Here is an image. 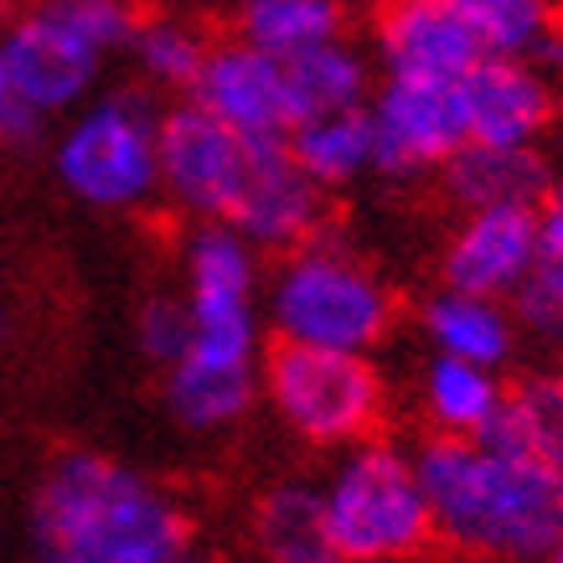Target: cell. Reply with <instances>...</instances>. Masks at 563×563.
<instances>
[{"label":"cell","instance_id":"6da1fadb","mask_svg":"<svg viewBox=\"0 0 563 563\" xmlns=\"http://www.w3.org/2000/svg\"><path fill=\"white\" fill-rule=\"evenodd\" d=\"M187 346L166 367V409L191 434L239 429L264 367V254L228 222H191L181 249Z\"/></svg>","mask_w":563,"mask_h":563},{"label":"cell","instance_id":"7a4b0ae2","mask_svg":"<svg viewBox=\"0 0 563 563\" xmlns=\"http://www.w3.org/2000/svg\"><path fill=\"white\" fill-rule=\"evenodd\" d=\"M32 563H197V532L155 476L63 450L32 492Z\"/></svg>","mask_w":563,"mask_h":563},{"label":"cell","instance_id":"3957f363","mask_svg":"<svg viewBox=\"0 0 563 563\" xmlns=\"http://www.w3.org/2000/svg\"><path fill=\"white\" fill-rule=\"evenodd\" d=\"M413 465L440 543L496 563H543L563 538V471L522 444L434 434L413 450Z\"/></svg>","mask_w":563,"mask_h":563},{"label":"cell","instance_id":"277c9868","mask_svg":"<svg viewBox=\"0 0 563 563\" xmlns=\"http://www.w3.org/2000/svg\"><path fill=\"white\" fill-rule=\"evenodd\" d=\"M264 325L290 346L377 352L398 325V290L352 243L316 233L264 274Z\"/></svg>","mask_w":563,"mask_h":563},{"label":"cell","instance_id":"5b68a950","mask_svg":"<svg viewBox=\"0 0 563 563\" xmlns=\"http://www.w3.org/2000/svg\"><path fill=\"white\" fill-rule=\"evenodd\" d=\"M140 26L135 0H32L0 32V63L21 114L63 120L103 84Z\"/></svg>","mask_w":563,"mask_h":563},{"label":"cell","instance_id":"8992f818","mask_svg":"<svg viewBox=\"0 0 563 563\" xmlns=\"http://www.w3.org/2000/svg\"><path fill=\"white\" fill-rule=\"evenodd\" d=\"M316 486H321L325 538L336 548V563H404L434 543L424 481L413 450L404 444L383 434L346 444Z\"/></svg>","mask_w":563,"mask_h":563},{"label":"cell","instance_id":"52a82bcc","mask_svg":"<svg viewBox=\"0 0 563 563\" xmlns=\"http://www.w3.org/2000/svg\"><path fill=\"white\" fill-rule=\"evenodd\" d=\"M52 172L93 212H140L161 197V103L145 88H109L63 114Z\"/></svg>","mask_w":563,"mask_h":563},{"label":"cell","instance_id":"ba28073f","mask_svg":"<svg viewBox=\"0 0 563 563\" xmlns=\"http://www.w3.org/2000/svg\"><path fill=\"white\" fill-rule=\"evenodd\" d=\"M258 398L269 404L285 434L316 450L377 434L388 413V377L373 352H331V346H290L274 342L258 367Z\"/></svg>","mask_w":563,"mask_h":563},{"label":"cell","instance_id":"9c48e42d","mask_svg":"<svg viewBox=\"0 0 563 563\" xmlns=\"http://www.w3.org/2000/svg\"><path fill=\"white\" fill-rule=\"evenodd\" d=\"M279 140L239 135L191 99L161 109V197L191 222H233Z\"/></svg>","mask_w":563,"mask_h":563},{"label":"cell","instance_id":"30bf717a","mask_svg":"<svg viewBox=\"0 0 563 563\" xmlns=\"http://www.w3.org/2000/svg\"><path fill=\"white\" fill-rule=\"evenodd\" d=\"M367 124H373V176L388 181L434 176L471 140L461 84H424V78H377L367 93Z\"/></svg>","mask_w":563,"mask_h":563},{"label":"cell","instance_id":"8fae6325","mask_svg":"<svg viewBox=\"0 0 563 563\" xmlns=\"http://www.w3.org/2000/svg\"><path fill=\"white\" fill-rule=\"evenodd\" d=\"M481 42L455 11V0H398L373 16V68L377 78H424L461 84L476 68Z\"/></svg>","mask_w":563,"mask_h":563},{"label":"cell","instance_id":"7c38bea8","mask_svg":"<svg viewBox=\"0 0 563 563\" xmlns=\"http://www.w3.org/2000/svg\"><path fill=\"white\" fill-rule=\"evenodd\" d=\"M187 99L197 103V109H207L212 120L233 124L239 135L285 140L295 130L285 63L269 57V52L249 47V42H239V36L207 47V63H202V73H197V84H191Z\"/></svg>","mask_w":563,"mask_h":563},{"label":"cell","instance_id":"4fadbf2b","mask_svg":"<svg viewBox=\"0 0 563 563\" xmlns=\"http://www.w3.org/2000/svg\"><path fill=\"white\" fill-rule=\"evenodd\" d=\"M538 207H471L440 249V285L512 300L532 269Z\"/></svg>","mask_w":563,"mask_h":563},{"label":"cell","instance_id":"5bb4252c","mask_svg":"<svg viewBox=\"0 0 563 563\" xmlns=\"http://www.w3.org/2000/svg\"><path fill=\"white\" fill-rule=\"evenodd\" d=\"M465 130L476 145H543L553 120V84L538 63L522 57H481L461 78Z\"/></svg>","mask_w":563,"mask_h":563},{"label":"cell","instance_id":"9a60e30c","mask_svg":"<svg viewBox=\"0 0 563 563\" xmlns=\"http://www.w3.org/2000/svg\"><path fill=\"white\" fill-rule=\"evenodd\" d=\"M419 336L440 357H461L476 362V367L507 373V362L517 357V342H522V325L512 316V300H492V295L440 285L419 306Z\"/></svg>","mask_w":563,"mask_h":563},{"label":"cell","instance_id":"2e32d148","mask_svg":"<svg viewBox=\"0 0 563 563\" xmlns=\"http://www.w3.org/2000/svg\"><path fill=\"white\" fill-rule=\"evenodd\" d=\"M228 228H239L258 254H285L295 243L325 233V191L290 161L285 140L274 145L254 191H249V202L239 207V218Z\"/></svg>","mask_w":563,"mask_h":563},{"label":"cell","instance_id":"e0dca14e","mask_svg":"<svg viewBox=\"0 0 563 563\" xmlns=\"http://www.w3.org/2000/svg\"><path fill=\"white\" fill-rule=\"evenodd\" d=\"M444 197L471 212V207H538L553 187V161L543 145H476L465 140L440 172Z\"/></svg>","mask_w":563,"mask_h":563},{"label":"cell","instance_id":"ac0fdd59","mask_svg":"<svg viewBox=\"0 0 563 563\" xmlns=\"http://www.w3.org/2000/svg\"><path fill=\"white\" fill-rule=\"evenodd\" d=\"M501 404H507V383H501L496 367H476V362L429 352L424 373H419V409H424V424L434 434L476 440L496 424Z\"/></svg>","mask_w":563,"mask_h":563},{"label":"cell","instance_id":"d6986e66","mask_svg":"<svg viewBox=\"0 0 563 563\" xmlns=\"http://www.w3.org/2000/svg\"><path fill=\"white\" fill-rule=\"evenodd\" d=\"M285 151H290V161L325 197L342 187H357L362 176H373V124H367V103L300 120L290 135H285Z\"/></svg>","mask_w":563,"mask_h":563},{"label":"cell","instance_id":"ffe728a7","mask_svg":"<svg viewBox=\"0 0 563 563\" xmlns=\"http://www.w3.org/2000/svg\"><path fill=\"white\" fill-rule=\"evenodd\" d=\"M279 63H285V84H290L295 124L310 120V114H331V109H357L377 84L373 57L346 36L295 52V57H279Z\"/></svg>","mask_w":563,"mask_h":563},{"label":"cell","instance_id":"44dd1931","mask_svg":"<svg viewBox=\"0 0 563 563\" xmlns=\"http://www.w3.org/2000/svg\"><path fill=\"white\" fill-rule=\"evenodd\" d=\"M254 543L269 563H336V548L325 538L321 486L274 481L254 501Z\"/></svg>","mask_w":563,"mask_h":563},{"label":"cell","instance_id":"7402d4cb","mask_svg":"<svg viewBox=\"0 0 563 563\" xmlns=\"http://www.w3.org/2000/svg\"><path fill=\"white\" fill-rule=\"evenodd\" d=\"M512 316L522 336L563 352V176H553L538 202V249L522 290L512 295Z\"/></svg>","mask_w":563,"mask_h":563},{"label":"cell","instance_id":"603a6c76","mask_svg":"<svg viewBox=\"0 0 563 563\" xmlns=\"http://www.w3.org/2000/svg\"><path fill=\"white\" fill-rule=\"evenodd\" d=\"M465 26L476 32L486 57H522V63H559L563 11L559 0H455Z\"/></svg>","mask_w":563,"mask_h":563},{"label":"cell","instance_id":"cb8c5ba5","mask_svg":"<svg viewBox=\"0 0 563 563\" xmlns=\"http://www.w3.org/2000/svg\"><path fill=\"white\" fill-rule=\"evenodd\" d=\"M346 0H239L233 36L269 57H295L346 36Z\"/></svg>","mask_w":563,"mask_h":563},{"label":"cell","instance_id":"d4e9b609","mask_svg":"<svg viewBox=\"0 0 563 563\" xmlns=\"http://www.w3.org/2000/svg\"><path fill=\"white\" fill-rule=\"evenodd\" d=\"M207 47H212V36L202 26H191L181 16H151L135 26L124 57L135 63L145 93H176V99H187L207 63Z\"/></svg>","mask_w":563,"mask_h":563},{"label":"cell","instance_id":"484cf974","mask_svg":"<svg viewBox=\"0 0 563 563\" xmlns=\"http://www.w3.org/2000/svg\"><path fill=\"white\" fill-rule=\"evenodd\" d=\"M486 434H501L563 471V373H528L512 383Z\"/></svg>","mask_w":563,"mask_h":563},{"label":"cell","instance_id":"4316f807","mask_svg":"<svg viewBox=\"0 0 563 563\" xmlns=\"http://www.w3.org/2000/svg\"><path fill=\"white\" fill-rule=\"evenodd\" d=\"M135 336H140V352L166 373V367L181 357V346H187V306H181V295H155V300H145L135 316Z\"/></svg>","mask_w":563,"mask_h":563},{"label":"cell","instance_id":"83f0119b","mask_svg":"<svg viewBox=\"0 0 563 563\" xmlns=\"http://www.w3.org/2000/svg\"><path fill=\"white\" fill-rule=\"evenodd\" d=\"M32 130H36V120L16 109V99H11V84H5V63H0V135L26 140Z\"/></svg>","mask_w":563,"mask_h":563},{"label":"cell","instance_id":"f1b7e54d","mask_svg":"<svg viewBox=\"0 0 563 563\" xmlns=\"http://www.w3.org/2000/svg\"><path fill=\"white\" fill-rule=\"evenodd\" d=\"M548 145H553V155H563V103H553V120H548Z\"/></svg>","mask_w":563,"mask_h":563},{"label":"cell","instance_id":"f546056e","mask_svg":"<svg viewBox=\"0 0 563 563\" xmlns=\"http://www.w3.org/2000/svg\"><path fill=\"white\" fill-rule=\"evenodd\" d=\"M346 5H362V11H373L377 16V11H388V5H398V0H346Z\"/></svg>","mask_w":563,"mask_h":563},{"label":"cell","instance_id":"4dcf8cb0","mask_svg":"<svg viewBox=\"0 0 563 563\" xmlns=\"http://www.w3.org/2000/svg\"><path fill=\"white\" fill-rule=\"evenodd\" d=\"M543 563H563V538H559V543H553V548H548V553H543Z\"/></svg>","mask_w":563,"mask_h":563},{"label":"cell","instance_id":"1f68e13d","mask_svg":"<svg viewBox=\"0 0 563 563\" xmlns=\"http://www.w3.org/2000/svg\"><path fill=\"white\" fill-rule=\"evenodd\" d=\"M0 331H11V321H0Z\"/></svg>","mask_w":563,"mask_h":563},{"label":"cell","instance_id":"d6a6232c","mask_svg":"<svg viewBox=\"0 0 563 563\" xmlns=\"http://www.w3.org/2000/svg\"><path fill=\"white\" fill-rule=\"evenodd\" d=\"M559 63H563V52H559Z\"/></svg>","mask_w":563,"mask_h":563}]
</instances>
